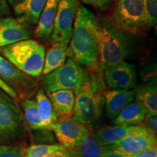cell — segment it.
<instances>
[{"mask_svg":"<svg viewBox=\"0 0 157 157\" xmlns=\"http://www.w3.org/2000/svg\"><path fill=\"white\" fill-rule=\"evenodd\" d=\"M104 92V91H103ZM96 93L83 108L73 113L71 118L87 126H95L103 116L105 99L103 93Z\"/></svg>","mask_w":157,"mask_h":157,"instance_id":"cell-13","label":"cell"},{"mask_svg":"<svg viewBox=\"0 0 157 157\" xmlns=\"http://www.w3.org/2000/svg\"><path fill=\"white\" fill-rule=\"evenodd\" d=\"M69 42H55L47 53H45L42 74L45 75L64 65L67 58Z\"/></svg>","mask_w":157,"mask_h":157,"instance_id":"cell-21","label":"cell"},{"mask_svg":"<svg viewBox=\"0 0 157 157\" xmlns=\"http://www.w3.org/2000/svg\"><path fill=\"white\" fill-rule=\"evenodd\" d=\"M0 78L16 92L17 95L29 98L38 91L34 78L0 55Z\"/></svg>","mask_w":157,"mask_h":157,"instance_id":"cell-8","label":"cell"},{"mask_svg":"<svg viewBox=\"0 0 157 157\" xmlns=\"http://www.w3.org/2000/svg\"><path fill=\"white\" fill-rule=\"evenodd\" d=\"M84 73L82 66L68 58L60 68L43 75L41 86L47 93L62 90H74L81 82Z\"/></svg>","mask_w":157,"mask_h":157,"instance_id":"cell-5","label":"cell"},{"mask_svg":"<svg viewBox=\"0 0 157 157\" xmlns=\"http://www.w3.org/2000/svg\"><path fill=\"white\" fill-rule=\"evenodd\" d=\"M156 134L140 125V128L113 144L105 146V150L117 151L131 156L143 150L156 146Z\"/></svg>","mask_w":157,"mask_h":157,"instance_id":"cell-9","label":"cell"},{"mask_svg":"<svg viewBox=\"0 0 157 157\" xmlns=\"http://www.w3.org/2000/svg\"><path fill=\"white\" fill-rule=\"evenodd\" d=\"M147 111L145 107L137 101L127 104L113 119L116 125L135 126L144 121Z\"/></svg>","mask_w":157,"mask_h":157,"instance_id":"cell-19","label":"cell"},{"mask_svg":"<svg viewBox=\"0 0 157 157\" xmlns=\"http://www.w3.org/2000/svg\"><path fill=\"white\" fill-rule=\"evenodd\" d=\"M0 157H25L23 150L17 146L0 145Z\"/></svg>","mask_w":157,"mask_h":157,"instance_id":"cell-27","label":"cell"},{"mask_svg":"<svg viewBox=\"0 0 157 157\" xmlns=\"http://www.w3.org/2000/svg\"><path fill=\"white\" fill-rule=\"evenodd\" d=\"M79 5L78 0H60L50 37L51 42H69Z\"/></svg>","mask_w":157,"mask_h":157,"instance_id":"cell-7","label":"cell"},{"mask_svg":"<svg viewBox=\"0 0 157 157\" xmlns=\"http://www.w3.org/2000/svg\"><path fill=\"white\" fill-rule=\"evenodd\" d=\"M98 21L87 7L79 5L67 56L90 70L98 68Z\"/></svg>","mask_w":157,"mask_h":157,"instance_id":"cell-1","label":"cell"},{"mask_svg":"<svg viewBox=\"0 0 157 157\" xmlns=\"http://www.w3.org/2000/svg\"><path fill=\"white\" fill-rule=\"evenodd\" d=\"M129 33L111 21L98 22V68H106L124 61L130 56L132 42Z\"/></svg>","mask_w":157,"mask_h":157,"instance_id":"cell-2","label":"cell"},{"mask_svg":"<svg viewBox=\"0 0 157 157\" xmlns=\"http://www.w3.org/2000/svg\"><path fill=\"white\" fill-rule=\"evenodd\" d=\"M103 157H130V156L117 151H107L105 152Z\"/></svg>","mask_w":157,"mask_h":157,"instance_id":"cell-33","label":"cell"},{"mask_svg":"<svg viewBox=\"0 0 157 157\" xmlns=\"http://www.w3.org/2000/svg\"><path fill=\"white\" fill-rule=\"evenodd\" d=\"M130 157H157L156 146L136 153V154L131 155Z\"/></svg>","mask_w":157,"mask_h":157,"instance_id":"cell-31","label":"cell"},{"mask_svg":"<svg viewBox=\"0 0 157 157\" xmlns=\"http://www.w3.org/2000/svg\"><path fill=\"white\" fill-rule=\"evenodd\" d=\"M58 118L66 119L73 115L75 95L73 90H62L48 93Z\"/></svg>","mask_w":157,"mask_h":157,"instance_id":"cell-15","label":"cell"},{"mask_svg":"<svg viewBox=\"0 0 157 157\" xmlns=\"http://www.w3.org/2000/svg\"><path fill=\"white\" fill-rule=\"evenodd\" d=\"M148 28L156 26L157 22V0H142Z\"/></svg>","mask_w":157,"mask_h":157,"instance_id":"cell-26","label":"cell"},{"mask_svg":"<svg viewBox=\"0 0 157 157\" xmlns=\"http://www.w3.org/2000/svg\"><path fill=\"white\" fill-rule=\"evenodd\" d=\"M60 0H47L42 14L37 23L34 35L37 39L48 40L53 30L54 21Z\"/></svg>","mask_w":157,"mask_h":157,"instance_id":"cell-16","label":"cell"},{"mask_svg":"<svg viewBox=\"0 0 157 157\" xmlns=\"http://www.w3.org/2000/svg\"><path fill=\"white\" fill-rule=\"evenodd\" d=\"M66 150L69 157H103L106 151L105 146H102L91 132L76 146Z\"/></svg>","mask_w":157,"mask_h":157,"instance_id":"cell-20","label":"cell"},{"mask_svg":"<svg viewBox=\"0 0 157 157\" xmlns=\"http://www.w3.org/2000/svg\"><path fill=\"white\" fill-rule=\"evenodd\" d=\"M103 94L106 115L112 120L117 117L124 107L134 101L135 96V90L112 89L105 90Z\"/></svg>","mask_w":157,"mask_h":157,"instance_id":"cell-14","label":"cell"},{"mask_svg":"<svg viewBox=\"0 0 157 157\" xmlns=\"http://www.w3.org/2000/svg\"><path fill=\"white\" fill-rule=\"evenodd\" d=\"M113 21L129 34H137L147 27L142 0H118L113 12Z\"/></svg>","mask_w":157,"mask_h":157,"instance_id":"cell-6","label":"cell"},{"mask_svg":"<svg viewBox=\"0 0 157 157\" xmlns=\"http://www.w3.org/2000/svg\"><path fill=\"white\" fill-rule=\"evenodd\" d=\"M81 1L94 8L104 11L109 9L115 0H81Z\"/></svg>","mask_w":157,"mask_h":157,"instance_id":"cell-28","label":"cell"},{"mask_svg":"<svg viewBox=\"0 0 157 157\" xmlns=\"http://www.w3.org/2000/svg\"><path fill=\"white\" fill-rule=\"evenodd\" d=\"M4 58L31 77H38L42 74L45 48L42 44L26 39L8 46L0 48Z\"/></svg>","mask_w":157,"mask_h":157,"instance_id":"cell-3","label":"cell"},{"mask_svg":"<svg viewBox=\"0 0 157 157\" xmlns=\"http://www.w3.org/2000/svg\"><path fill=\"white\" fill-rule=\"evenodd\" d=\"M136 101L142 104L146 109V116L157 113V87L154 82L139 86L135 90Z\"/></svg>","mask_w":157,"mask_h":157,"instance_id":"cell-22","label":"cell"},{"mask_svg":"<svg viewBox=\"0 0 157 157\" xmlns=\"http://www.w3.org/2000/svg\"><path fill=\"white\" fill-rule=\"evenodd\" d=\"M22 1V0H8V2L12 5H15V4H17V2H19Z\"/></svg>","mask_w":157,"mask_h":157,"instance_id":"cell-35","label":"cell"},{"mask_svg":"<svg viewBox=\"0 0 157 157\" xmlns=\"http://www.w3.org/2000/svg\"><path fill=\"white\" fill-rule=\"evenodd\" d=\"M10 9L7 0H0V17L7 15Z\"/></svg>","mask_w":157,"mask_h":157,"instance_id":"cell-34","label":"cell"},{"mask_svg":"<svg viewBox=\"0 0 157 157\" xmlns=\"http://www.w3.org/2000/svg\"><path fill=\"white\" fill-rule=\"evenodd\" d=\"M140 125L135 126H126V125H114L107 126L97 129L92 133L96 140L102 146H109L113 144L120 140L123 137L127 136L140 128Z\"/></svg>","mask_w":157,"mask_h":157,"instance_id":"cell-18","label":"cell"},{"mask_svg":"<svg viewBox=\"0 0 157 157\" xmlns=\"http://www.w3.org/2000/svg\"><path fill=\"white\" fill-rule=\"evenodd\" d=\"M25 127L18 108L0 90V143H13L24 135Z\"/></svg>","mask_w":157,"mask_h":157,"instance_id":"cell-4","label":"cell"},{"mask_svg":"<svg viewBox=\"0 0 157 157\" xmlns=\"http://www.w3.org/2000/svg\"><path fill=\"white\" fill-rule=\"evenodd\" d=\"M21 106L29 128L33 130H44L45 128L39 117L35 100L24 98L21 102Z\"/></svg>","mask_w":157,"mask_h":157,"instance_id":"cell-24","label":"cell"},{"mask_svg":"<svg viewBox=\"0 0 157 157\" xmlns=\"http://www.w3.org/2000/svg\"><path fill=\"white\" fill-rule=\"evenodd\" d=\"M37 109L45 129H50L51 124L58 120L50 98L42 89L36 92V100Z\"/></svg>","mask_w":157,"mask_h":157,"instance_id":"cell-23","label":"cell"},{"mask_svg":"<svg viewBox=\"0 0 157 157\" xmlns=\"http://www.w3.org/2000/svg\"><path fill=\"white\" fill-rule=\"evenodd\" d=\"M65 148L60 144L33 145L23 150L25 157H45L54 151Z\"/></svg>","mask_w":157,"mask_h":157,"instance_id":"cell-25","label":"cell"},{"mask_svg":"<svg viewBox=\"0 0 157 157\" xmlns=\"http://www.w3.org/2000/svg\"><path fill=\"white\" fill-rule=\"evenodd\" d=\"M30 38V30L25 23L11 17L0 19V48Z\"/></svg>","mask_w":157,"mask_h":157,"instance_id":"cell-12","label":"cell"},{"mask_svg":"<svg viewBox=\"0 0 157 157\" xmlns=\"http://www.w3.org/2000/svg\"><path fill=\"white\" fill-rule=\"evenodd\" d=\"M50 129L55 133L57 140L66 149L76 146L90 134L88 126L72 118L59 119L51 124Z\"/></svg>","mask_w":157,"mask_h":157,"instance_id":"cell-10","label":"cell"},{"mask_svg":"<svg viewBox=\"0 0 157 157\" xmlns=\"http://www.w3.org/2000/svg\"><path fill=\"white\" fill-rule=\"evenodd\" d=\"M47 0H22L14 6L17 19L24 23L36 25L42 14Z\"/></svg>","mask_w":157,"mask_h":157,"instance_id":"cell-17","label":"cell"},{"mask_svg":"<svg viewBox=\"0 0 157 157\" xmlns=\"http://www.w3.org/2000/svg\"><path fill=\"white\" fill-rule=\"evenodd\" d=\"M145 123H146V128L150 129L153 132L156 134L157 130V117L156 115L151 116H146V118L144 119Z\"/></svg>","mask_w":157,"mask_h":157,"instance_id":"cell-30","label":"cell"},{"mask_svg":"<svg viewBox=\"0 0 157 157\" xmlns=\"http://www.w3.org/2000/svg\"><path fill=\"white\" fill-rule=\"evenodd\" d=\"M45 157H69V155L66 148H63L52 151Z\"/></svg>","mask_w":157,"mask_h":157,"instance_id":"cell-32","label":"cell"},{"mask_svg":"<svg viewBox=\"0 0 157 157\" xmlns=\"http://www.w3.org/2000/svg\"><path fill=\"white\" fill-rule=\"evenodd\" d=\"M105 83L111 89L133 90L137 84L135 66L121 61L103 71Z\"/></svg>","mask_w":157,"mask_h":157,"instance_id":"cell-11","label":"cell"},{"mask_svg":"<svg viewBox=\"0 0 157 157\" xmlns=\"http://www.w3.org/2000/svg\"><path fill=\"white\" fill-rule=\"evenodd\" d=\"M0 90H2L4 93H5L7 95H9L12 99L17 100L18 98V95L16 92L1 78H0Z\"/></svg>","mask_w":157,"mask_h":157,"instance_id":"cell-29","label":"cell"}]
</instances>
